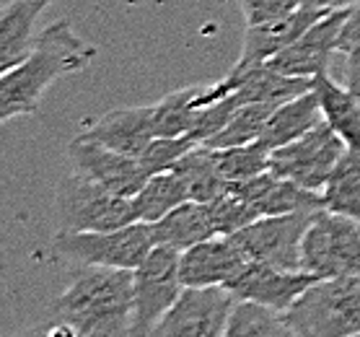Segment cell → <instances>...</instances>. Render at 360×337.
<instances>
[{
  "label": "cell",
  "instance_id": "cell-1",
  "mask_svg": "<svg viewBox=\"0 0 360 337\" xmlns=\"http://www.w3.org/2000/svg\"><path fill=\"white\" fill-rule=\"evenodd\" d=\"M96 58L68 21H55L37 37L32 52L0 75V122L34 115L52 83L78 73Z\"/></svg>",
  "mask_w": 360,
  "mask_h": 337
},
{
  "label": "cell",
  "instance_id": "cell-2",
  "mask_svg": "<svg viewBox=\"0 0 360 337\" xmlns=\"http://www.w3.org/2000/svg\"><path fill=\"white\" fill-rule=\"evenodd\" d=\"M132 306V270L86 267L58 298V322L83 337L130 335Z\"/></svg>",
  "mask_w": 360,
  "mask_h": 337
},
{
  "label": "cell",
  "instance_id": "cell-3",
  "mask_svg": "<svg viewBox=\"0 0 360 337\" xmlns=\"http://www.w3.org/2000/svg\"><path fill=\"white\" fill-rule=\"evenodd\" d=\"M293 337L360 335V275L319 278L285 312Z\"/></svg>",
  "mask_w": 360,
  "mask_h": 337
},
{
  "label": "cell",
  "instance_id": "cell-4",
  "mask_svg": "<svg viewBox=\"0 0 360 337\" xmlns=\"http://www.w3.org/2000/svg\"><path fill=\"white\" fill-rule=\"evenodd\" d=\"M55 213L58 231H112L138 221L132 198L117 195L75 169L60 179Z\"/></svg>",
  "mask_w": 360,
  "mask_h": 337
},
{
  "label": "cell",
  "instance_id": "cell-5",
  "mask_svg": "<svg viewBox=\"0 0 360 337\" xmlns=\"http://www.w3.org/2000/svg\"><path fill=\"white\" fill-rule=\"evenodd\" d=\"M156 247L150 223L135 221L112 231H58L52 241L55 255L75 260L83 267L135 270Z\"/></svg>",
  "mask_w": 360,
  "mask_h": 337
},
{
  "label": "cell",
  "instance_id": "cell-6",
  "mask_svg": "<svg viewBox=\"0 0 360 337\" xmlns=\"http://www.w3.org/2000/svg\"><path fill=\"white\" fill-rule=\"evenodd\" d=\"M179 249L156 247L132 270V288H135V306H132V327L130 335H153L158 322L179 298L181 272H179Z\"/></svg>",
  "mask_w": 360,
  "mask_h": 337
},
{
  "label": "cell",
  "instance_id": "cell-7",
  "mask_svg": "<svg viewBox=\"0 0 360 337\" xmlns=\"http://www.w3.org/2000/svg\"><path fill=\"white\" fill-rule=\"evenodd\" d=\"M301 267L319 278L360 275V221L321 208L303 236Z\"/></svg>",
  "mask_w": 360,
  "mask_h": 337
},
{
  "label": "cell",
  "instance_id": "cell-8",
  "mask_svg": "<svg viewBox=\"0 0 360 337\" xmlns=\"http://www.w3.org/2000/svg\"><path fill=\"white\" fill-rule=\"evenodd\" d=\"M319 210H295V213L259 215L249 226L233 234L236 244L249 260H259L283 270H303L301 252L303 236Z\"/></svg>",
  "mask_w": 360,
  "mask_h": 337
},
{
  "label": "cell",
  "instance_id": "cell-9",
  "mask_svg": "<svg viewBox=\"0 0 360 337\" xmlns=\"http://www.w3.org/2000/svg\"><path fill=\"white\" fill-rule=\"evenodd\" d=\"M347 146L327 122L316 125L303 138L280 146L270 153V172L285 177L306 189L321 192L345 156Z\"/></svg>",
  "mask_w": 360,
  "mask_h": 337
},
{
  "label": "cell",
  "instance_id": "cell-10",
  "mask_svg": "<svg viewBox=\"0 0 360 337\" xmlns=\"http://www.w3.org/2000/svg\"><path fill=\"white\" fill-rule=\"evenodd\" d=\"M236 301L229 286H184L153 335L223 337Z\"/></svg>",
  "mask_w": 360,
  "mask_h": 337
},
{
  "label": "cell",
  "instance_id": "cell-11",
  "mask_svg": "<svg viewBox=\"0 0 360 337\" xmlns=\"http://www.w3.org/2000/svg\"><path fill=\"white\" fill-rule=\"evenodd\" d=\"M68 156H70L75 172L101 182L104 187H109L117 195H124V198H135L150 177L140 156H130V153L115 151L109 146H101L83 135L70 140Z\"/></svg>",
  "mask_w": 360,
  "mask_h": 337
},
{
  "label": "cell",
  "instance_id": "cell-12",
  "mask_svg": "<svg viewBox=\"0 0 360 337\" xmlns=\"http://www.w3.org/2000/svg\"><path fill=\"white\" fill-rule=\"evenodd\" d=\"M347 13L350 8L332 11L327 16H321L293 44H288L285 50L278 52L267 63L275 70L293 75V78H311L314 81L316 75L329 73V60H332V52L340 50V37H342Z\"/></svg>",
  "mask_w": 360,
  "mask_h": 337
},
{
  "label": "cell",
  "instance_id": "cell-13",
  "mask_svg": "<svg viewBox=\"0 0 360 337\" xmlns=\"http://www.w3.org/2000/svg\"><path fill=\"white\" fill-rule=\"evenodd\" d=\"M316 280L319 275L309 270H283L259 260H246L244 267L226 286L236 293V298H249L285 314Z\"/></svg>",
  "mask_w": 360,
  "mask_h": 337
},
{
  "label": "cell",
  "instance_id": "cell-14",
  "mask_svg": "<svg viewBox=\"0 0 360 337\" xmlns=\"http://www.w3.org/2000/svg\"><path fill=\"white\" fill-rule=\"evenodd\" d=\"M229 189L244 198L259 215L295 213V210H321L324 198L321 192L306 189L295 182L285 179L275 172H262L244 182H229Z\"/></svg>",
  "mask_w": 360,
  "mask_h": 337
},
{
  "label": "cell",
  "instance_id": "cell-15",
  "mask_svg": "<svg viewBox=\"0 0 360 337\" xmlns=\"http://www.w3.org/2000/svg\"><path fill=\"white\" fill-rule=\"evenodd\" d=\"M249 260L233 236H210L181 252L179 272L184 286H226Z\"/></svg>",
  "mask_w": 360,
  "mask_h": 337
},
{
  "label": "cell",
  "instance_id": "cell-16",
  "mask_svg": "<svg viewBox=\"0 0 360 337\" xmlns=\"http://www.w3.org/2000/svg\"><path fill=\"white\" fill-rule=\"evenodd\" d=\"M78 135L89 140H96L101 146H109L115 151L130 153V156H143V151L156 138L153 130V107H124L112 109L96 122L83 127Z\"/></svg>",
  "mask_w": 360,
  "mask_h": 337
},
{
  "label": "cell",
  "instance_id": "cell-17",
  "mask_svg": "<svg viewBox=\"0 0 360 337\" xmlns=\"http://www.w3.org/2000/svg\"><path fill=\"white\" fill-rule=\"evenodd\" d=\"M55 0H3L0 8V73L11 70L32 52L37 21Z\"/></svg>",
  "mask_w": 360,
  "mask_h": 337
},
{
  "label": "cell",
  "instance_id": "cell-18",
  "mask_svg": "<svg viewBox=\"0 0 360 337\" xmlns=\"http://www.w3.org/2000/svg\"><path fill=\"white\" fill-rule=\"evenodd\" d=\"M321 16L319 11L311 8H298L290 16L272 21V24L262 26H246L244 29V44H241V55H238L236 65H257V63H267L275 58L278 52H283L288 44H293L311 24H316Z\"/></svg>",
  "mask_w": 360,
  "mask_h": 337
},
{
  "label": "cell",
  "instance_id": "cell-19",
  "mask_svg": "<svg viewBox=\"0 0 360 337\" xmlns=\"http://www.w3.org/2000/svg\"><path fill=\"white\" fill-rule=\"evenodd\" d=\"M321 122H324V112H321L319 96L314 89H309L272 109L259 143L275 151L280 146H288V143L303 138L306 132H311Z\"/></svg>",
  "mask_w": 360,
  "mask_h": 337
},
{
  "label": "cell",
  "instance_id": "cell-20",
  "mask_svg": "<svg viewBox=\"0 0 360 337\" xmlns=\"http://www.w3.org/2000/svg\"><path fill=\"white\" fill-rule=\"evenodd\" d=\"M150 234H153L156 244L179 249V252L195 247L205 239L218 236L207 203H197V200H187L179 208H174L172 213H166L164 218L153 221Z\"/></svg>",
  "mask_w": 360,
  "mask_h": 337
},
{
  "label": "cell",
  "instance_id": "cell-21",
  "mask_svg": "<svg viewBox=\"0 0 360 337\" xmlns=\"http://www.w3.org/2000/svg\"><path fill=\"white\" fill-rule=\"evenodd\" d=\"M314 91L319 96L321 112H324V122L342 138L347 151L360 156V104L352 96L347 86L332 78L329 73H321L314 78Z\"/></svg>",
  "mask_w": 360,
  "mask_h": 337
},
{
  "label": "cell",
  "instance_id": "cell-22",
  "mask_svg": "<svg viewBox=\"0 0 360 337\" xmlns=\"http://www.w3.org/2000/svg\"><path fill=\"white\" fill-rule=\"evenodd\" d=\"M172 169L187 184L189 200H197V203H207V200L218 198L229 187V182L215 161V148H210L207 143H197L195 148L187 151Z\"/></svg>",
  "mask_w": 360,
  "mask_h": 337
},
{
  "label": "cell",
  "instance_id": "cell-23",
  "mask_svg": "<svg viewBox=\"0 0 360 337\" xmlns=\"http://www.w3.org/2000/svg\"><path fill=\"white\" fill-rule=\"evenodd\" d=\"M187 184H184V179L174 169L150 174L146 184L140 187L138 195L132 198L135 218L143 223H153L158 218H164L166 213H172L174 208H179L181 203H187Z\"/></svg>",
  "mask_w": 360,
  "mask_h": 337
},
{
  "label": "cell",
  "instance_id": "cell-24",
  "mask_svg": "<svg viewBox=\"0 0 360 337\" xmlns=\"http://www.w3.org/2000/svg\"><path fill=\"white\" fill-rule=\"evenodd\" d=\"M200 86H184V89H176L172 94H166L164 99H158L153 107V130H156V138L164 135V138H181V135H189L192 127L197 122V115H200Z\"/></svg>",
  "mask_w": 360,
  "mask_h": 337
},
{
  "label": "cell",
  "instance_id": "cell-25",
  "mask_svg": "<svg viewBox=\"0 0 360 337\" xmlns=\"http://www.w3.org/2000/svg\"><path fill=\"white\" fill-rule=\"evenodd\" d=\"M324 208L332 213L350 215L360 221V156L345 151L337 169L329 177L327 187L321 189Z\"/></svg>",
  "mask_w": 360,
  "mask_h": 337
},
{
  "label": "cell",
  "instance_id": "cell-26",
  "mask_svg": "<svg viewBox=\"0 0 360 337\" xmlns=\"http://www.w3.org/2000/svg\"><path fill=\"white\" fill-rule=\"evenodd\" d=\"M229 337H288L290 324H288L285 314L278 309H270L264 304L249 301V298H238L233 312H231Z\"/></svg>",
  "mask_w": 360,
  "mask_h": 337
},
{
  "label": "cell",
  "instance_id": "cell-27",
  "mask_svg": "<svg viewBox=\"0 0 360 337\" xmlns=\"http://www.w3.org/2000/svg\"><path fill=\"white\" fill-rule=\"evenodd\" d=\"M278 104H244L238 107L231 120L223 125L221 132H215L207 140V146L213 148H231V146H246V143H257L262 138L264 125L270 120L272 109Z\"/></svg>",
  "mask_w": 360,
  "mask_h": 337
},
{
  "label": "cell",
  "instance_id": "cell-28",
  "mask_svg": "<svg viewBox=\"0 0 360 337\" xmlns=\"http://www.w3.org/2000/svg\"><path fill=\"white\" fill-rule=\"evenodd\" d=\"M270 153L272 151L257 140V143H246V146L215 148V161H218V169L226 177V182H244L270 169Z\"/></svg>",
  "mask_w": 360,
  "mask_h": 337
},
{
  "label": "cell",
  "instance_id": "cell-29",
  "mask_svg": "<svg viewBox=\"0 0 360 337\" xmlns=\"http://www.w3.org/2000/svg\"><path fill=\"white\" fill-rule=\"evenodd\" d=\"M207 208H210V218H213L218 236H233L236 231L249 226L254 218H259V213L244 198H238L236 192H231L229 187L218 198L207 200Z\"/></svg>",
  "mask_w": 360,
  "mask_h": 337
},
{
  "label": "cell",
  "instance_id": "cell-30",
  "mask_svg": "<svg viewBox=\"0 0 360 337\" xmlns=\"http://www.w3.org/2000/svg\"><path fill=\"white\" fill-rule=\"evenodd\" d=\"M197 146V140H192L189 135H181V138H164V135H158V138L150 140V146L143 151V166L148 169V174H158V172H166V169H172L176 161H179L187 151H192Z\"/></svg>",
  "mask_w": 360,
  "mask_h": 337
},
{
  "label": "cell",
  "instance_id": "cell-31",
  "mask_svg": "<svg viewBox=\"0 0 360 337\" xmlns=\"http://www.w3.org/2000/svg\"><path fill=\"white\" fill-rule=\"evenodd\" d=\"M246 26H262L280 21L301 8V0H238Z\"/></svg>",
  "mask_w": 360,
  "mask_h": 337
},
{
  "label": "cell",
  "instance_id": "cell-32",
  "mask_svg": "<svg viewBox=\"0 0 360 337\" xmlns=\"http://www.w3.org/2000/svg\"><path fill=\"white\" fill-rule=\"evenodd\" d=\"M352 47H360V0H355V6L347 13V21L342 26V37H340V50L350 52Z\"/></svg>",
  "mask_w": 360,
  "mask_h": 337
},
{
  "label": "cell",
  "instance_id": "cell-33",
  "mask_svg": "<svg viewBox=\"0 0 360 337\" xmlns=\"http://www.w3.org/2000/svg\"><path fill=\"white\" fill-rule=\"evenodd\" d=\"M345 55H347V63H345V86H347V91H350L360 104V47H352Z\"/></svg>",
  "mask_w": 360,
  "mask_h": 337
},
{
  "label": "cell",
  "instance_id": "cell-34",
  "mask_svg": "<svg viewBox=\"0 0 360 337\" xmlns=\"http://www.w3.org/2000/svg\"><path fill=\"white\" fill-rule=\"evenodd\" d=\"M303 8L319 11V13H332V11H345L352 8L355 0H301Z\"/></svg>",
  "mask_w": 360,
  "mask_h": 337
}]
</instances>
